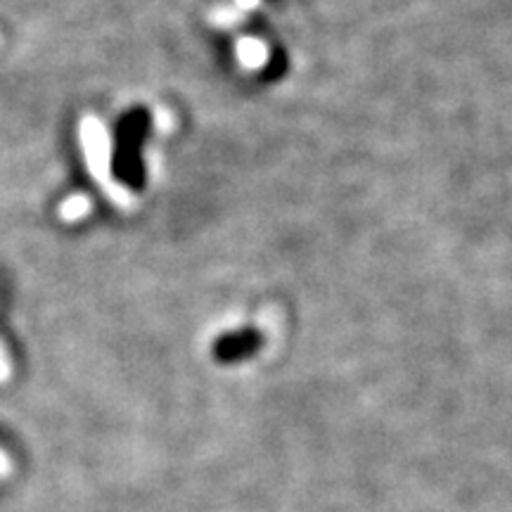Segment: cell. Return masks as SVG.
Returning <instances> with one entry per match:
<instances>
[{
  "instance_id": "obj_4",
  "label": "cell",
  "mask_w": 512,
  "mask_h": 512,
  "mask_svg": "<svg viewBox=\"0 0 512 512\" xmlns=\"http://www.w3.org/2000/svg\"><path fill=\"white\" fill-rule=\"evenodd\" d=\"M10 373H12V366H10L8 351H5L3 344H0V382H8Z\"/></svg>"
},
{
  "instance_id": "obj_5",
  "label": "cell",
  "mask_w": 512,
  "mask_h": 512,
  "mask_svg": "<svg viewBox=\"0 0 512 512\" xmlns=\"http://www.w3.org/2000/svg\"><path fill=\"white\" fill-rule=\"evenodd\" d=\"M10 472H12V463H10V458L5 456L3 451H0V479H8V477H10Z\"/></svg>"
},
{
  "instance_id": "obj_2",
  "label": "cell",
  "mask_w": 512,
  "mask_h": 512,
  "mask_svg": "<svg viewBox=\"0 0 512 512\" xmlns=\"http://www.w3.org/2000/svg\"><path fill=\"white\" fill-rule=\"evenodd\" d=\"M256 347H259V337L254 332H240V335H230L226 339H221V344L216 347V356L221 361H240V358L252 356Z\"/></svg>"
},
{
  "instance_id": "obj_1",
  "label": "cell",
  "mask_w": 512,
  "mask_h": 512,
  "mask_svg": "<svg viewBox=\"0 0 512 512\" xmlns=\"http://www.w3.org/2000/svg\"><path fill=\"white\" fill-rule=\"evenodd\" d=\"M79 140L83 159H86L88 174L95 183H100V188L105 190V195L110 197L112 202H117L119 207H131L133 195L126 185L114 181L112 171V136L107 131V126L102 124L98 117H83L79 124Z\"/></svg>"
},
{
  "instance_id": "obj_3",
  "label": "cell",
  "mask_w": 512,
  "mask_h": 512,
  "mask_svg": "<svg viewBox=\"0 0 512 512\" xmlns=\"http://www.w3.org/2000/svg\"><path fill=\"white\" fill-rule=\"evenodd\" d=\"M91 209H93L91 197L83 195V192H74V195H69L67 200H62L60 219L64 223H76V221L86 219V216L91 214Z\"/></svg>"
}]
</instances>
